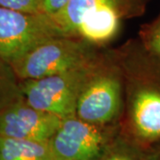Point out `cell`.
I'll list each match as a JSON object with an SVG mask.
<instances>
[{
    "mask_svg": "<svg viewBox=\"0 0 160 160\" xmlns=\"http://www.w3.org/2000/svg\"><path fill=\"white\" fill-rule=\"evenodd\" d=\"M124 19L123 13L114 6H98L85 13L78 26L76 35L100 47L117 36Z\"/></svg>",
    "mask_w": 160,
    "mask_h": 160,
    "instance_id": "cell-9",
    "label": "cell"
},
{
    "mask_svg": "<svg viewBox=\"0 0 160 160\" xmlns=\"http://www.w3.org/2000/svg\"><path fill=\"white\" fill-rule=\"evenodd\" d=\"M141 41L150 52L160 56V24L146 25L141 33Z\"/></svg>",
    "mask_w": 160,
    "mask_h": 160,
    "instance_id": "cell-13",
    "label": "cell"
},
{
    "mask_svg": "<svg viewBox=\"0 0 160 160\" xmlns=\"http://www.w3.org/2000/svg\"><path fill=\"white\" fill-rule=\"evenodd\" d=\"M142 147L118 134L101 160H142Z\"/></svg>",
    "mask_w": 160,
    "mask_h": 160,
    "instance_id": "cell-12",
    "label": "cell"
},
{
    "mask_svg": "<svg viewBox=\"0 0 160 160\" xmlns=\"http://www.w3.org/2000/svg\"><path fill=\"white\" fill-rule=\"evenodd\" d=\"M118 135V124L95 125L72 116L48 142L54 160H101Z\"/></svg>",
    "mask_w": 160,
    "mask_h": 160,
    "instance_id": "cell-5",
    "label": "cell"
},
{
    "mask_svg": "<svg viewBox=\"0 0 160 160\" xmlns=\"http://www.w3.org/2000/svg\"><path fill=\"white\" fill-rule=\"evenodd\" d=\"M114 52L124 77L126 137L145 149L160 141V56L141 40Z\"/></svg>",
    "mask_w": 160,
    "mask_h": 160,
    "instance_id": "cell-1",
    "label": "cell"
},
{
    "mask_svg": "<svg viewBox=\"0 0 160 160\" xmlns=\"http://www.w3.org/2000/svg\"><path fill=\"white\" fill-rule=\"evenodd\" d=\"M159 24H160V14L158 16V17L156 18V19H155L152 22L149 23V25H150V26H156V25H159Z\"/></svg>",
    "mask_w": 160,
    "mask_h": 160,
    "instance_id": "cell-17",
    "label": "cell"
},
{
    "mask_svg": "<svg viewBox=\"0 0 160 160\" xmlns=\"http://www.w3.org/2000/svg\"><path fill=\"white\" fill-rule=\"evenodd\" d=\"M71 0H42L41 12L53 18L68 6Z\"/></svg>",
    "mask_w": 160,
    "mask_h": 160,
    "instance_id": "cell-15",
    "label": "cell"
},
{
    "mask_svg": "<svg viewBox=\"0 0 160 160\" xmlns=\"http://www.w3.org/2000/svg\"><path fill=\"white\" fill-rule=\"evenodd\" d=\"M101 53L90 62L68 71L21 81L23 98L35 108L62 118L76 116L80 92Z\"/></svg>",
    "mask_w": 160,
    "mask_h": 160,
    "instance_id": "cell-4",
    "label": "cell"
},
{
    "mask_svg": "<svg viewBox=\"0 0 160 160\" xmlns=\"http://www.w3.org/2000/svg\"><path fill=\"white\" fill-rule=\"evenodd\" d=\"M124 112V77L114 51L102 52L85 82L76 116L95 125L118 124Z\"/></svg>",
    "mask_w": 160,
    "mask_h": 160,
    "instance_id": "cell-2",
    "label": "cell"
},
{
    "mask_svg": "<svg viewBox=\"0 0 160 160\" xmlns=\"http://www.w3.org/2000/svg\"><path fill=\"white\" fill-rule=\"evenodd\" d=\"M63 35L53 19L0 6V56L12 64L40 43Z\"/></svg>",
    "mask_w": 160,
    "mask_h": 160,
    "instance_id": "cell-6",
    "label": "cell"
},
{
    "mask_svg": "<svg viewBox=\"0 0 160 160\" xmlns=\"http://www.w3.org/2000/svg\"><path fill=\"white\" fill-rule=\"evenodd\" d=\"M100 52L79 37L60 35L35 46L12 66L21 81L37 79L85 65Z\"/></svg>",
    "mask_w": 160,
    "mask_h": 160,
    "instance_id": "cell-3",
    "label": "cell"
},
{
    "mask_svg": "<svg viewBox=\"0 0 160 160\" xmlns=\"http://www.w3.org/2000/svg\"><path fill=\"white\" fill-rule=\"evenodd\" d=\"M62 119L35 108L22 96L0 111V136L49 142Z\"/></svg>",
    "mask_w": 160,
    "mask_h": 160,
    "instance_id": "cell-7",
    "label": "cell"
},
{
    "mask_svg": "<svg viewBox=\"0 0 160 160\" xmlns=\"http://www.w3.org/2000/svg\"><path fill=\"white\" fill-rule=\"evenodd\" d=\"M0 160H54L48 142L0 136Z\"/></svg>",
    "mask_w": 160,
    "mask_h": 160,
    "instance_id": "cell-10",
    "label": "cell"
},
{
    "mask_svg": "<svg viewBox=\"0 0 160 160\" xmlns=\"http://www.w3.org/2000/svg\"><path fill=\"white\" fill-rule=\"evenodd\" d=\"M22 97L21 80L11 64L0 56V111Z\"/></svg>",
    "mask_w": 160,
    "mask_h": 160,
    "instance_id": "cell-11",
    "label": "cell"
},
{
    "mask_svg": "<svg viewBox=\"0 0 160 160\" xmlns=\"http://www.w3.org/2000/svg\"><path fill=\"white\" fill-rule=\"evenodd\" d=\"M142 160H160V141L143 149Z\"/></svg>",
    "mask_w": 160,
    "mask_h": 160,
    "instance_id": "cell-16",
    "label": "cell"
},
{
    "mask_svg": "<svg viewBox=\"0 0 160 160\" xmlns=\"http://www.w3.org/2000/svg\"><path fill=\"white\" fill-rule=\"evenodd\" d=\"M42 0H0V6L15 11L38 13L41 12Z\"/></svg>",
    "mask_w": 160,
    "mask_h": 160,
    "instance_id": "cell-14",
    "label": "cell"
},
{
    "mask_svg": "<svg viewBox=\"0 0 160 160\" xmlns=\"http://www.w3.org/2000/svg\"><path fill=\"white\" fill-rule=\"evenodd\" d=\"M149 0H71L68 6L53 21L65 36L77 37L76 32L82 17L86 12L101 6L118 8L125 19L138 17L143 14Z\"/></svg>",
    "mask_w": 160,
    "mask_h": 160,
    "instance_id": "cell-8",
    "label": "cell"
}]
</instances>
